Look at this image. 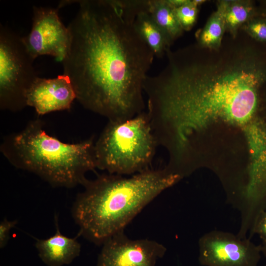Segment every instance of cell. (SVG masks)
I'll list each match as a JSON object with an SVG mask.
<instances>
[{"label": "cell", "mask_w": 266, "mask_h": 266, "mask_svg": "<svg viewBox=\"0 0 266 266\" xmlns=\"http://www.w3.org/2000/svg\"><path fill=\"white\" fill-rule=\"evenodd\" d=\"M258 14V9L251 0H229L225 15L226 31L235 38L241 27Z\"/></svg>", "instance_id": "obj_16"}, {"label": "cell", "mask_w": 266, "mask_h": 266, "mask_svg": "<svg viewBox=\"0 0 266 266\" xmlns=\"http://www.w3.org/2000/svg\"><path fill=\"white\" fill-rule=\"evenodd\" d=\"M17 224V220L9 221L6 218L0 223V248H3L10 238V232Z\"/></svg>", "instance_id": "obj_19"}, {"label": "cell", "mask_w": 266, "mask_h": 266, "mask_svg": "<svg viewBox=\"0 0 266 266\" xmlns=\"http://www.w3.org/2000/svg\"><path fill=\"white\" fill-rule=\"evenodd\" d=\"M102 245L97 266H155L166 251L155 240L131 239L124 230L111 236Z\"/></svg>", "instance_id": "obj_9"}, {"label": "cell", "mask_w": 266, "mask_h": 266, "mask_svg": "<svg viewBox=\"0 0 266 266\" xmlns=\"http://www.w3.org/2000/svg\"><path fill=\"white\" fill-rule=\"evenodd\" d=\"M60 8L33 6L32 29L23 41L30 54L35 59L50 55L63 62L69 43V33L59 16Z\"/></svg>", "instance_id": "obj_7"}, {"label": "cell", "mask_w": 266, "mask_h": 266, "mask_svg": "<svg viewBox=\"0 0 266 266\" xmlns=\"http://www.w3.org/2000/svg\"><path fill=\"white\" fill-rule=\"evenodd\" d=\"M194 3L198 7L200 6L202 3H204L206 0H193Z\"/></svg>", "instance_id": "obj_24"}, {"label": "cell", "mask_w": 266, "mask_h": 266, "mask_svg": "<svg viewBox=\"0 0 266 266\" xmlns=\"http://www.w3.org/2000/svg\"><path fill=\"white\" fill-rule=\"evenodd\" d=\"M134 26L137 33L158 58H162L172 42L157 24L148 9L140 12L135 18Z\"/></svg>", "instance_id": "obj_13"}, {"label": "cell", "mask_w": 266, "mask_h": 266, "mask_svg": "<svg viewBox=\"0 0 266 266\" xmlns=\"http://www.w3.org/2000/svg\"><path fill=\"white\" fill-rule=\"evenodd\" d=\"M34 59L20 36L6 25L0 26V108L17 112L27 106L26 93L38 77Z\"/></svg>", "instance_id": "obj_6"}, {"label": "cell", "mask_w": 266, "mask_h": 266, "mask_svg": "<svg viewBox=\"0 0 266 266\" xmlns=\"http://www.w3.org/2000/svg\"><path fill=\"white\" fill-rule=\"evenodd\" d=\"M235 38L216 50L198 44L167 50V64L149 79L148 106L157 128L184 145L209 120L246 122L266 86V50Z\"/></svg>", "instance_id": "obj_1"}, {"label": "cell", "mask_w": 266, "mask_h": 266, "mask_svg": "<svg viewBox=\"0 0 266 266\" xmlns=\"http://www.w3.org/2000/svg\"><path fill=\"white\" fill-rule=\"evenodd\" d=\"M76 94L69 78L63 74L55 78L37 77L26 93L27 106L34 108L39 116L69 110Z\"/></svg>", "instance_id": "obj_10"}, {"label": "cell", "mask_w": 266, "mask_h": 266, "mask_svg": "<svg viewBox=\"0 0 266 266\" xmlns=\"http://www.w3.org/2000/svg\"><path fill=\"white\" fill-rule=\"evenodd\" d=\"M260 10H258L259 13L266 17V0L263 1Z\"/></svg>", "instance_id": "obj_22"}, {"label": "cell", "mask_w": 266, "mask_h": 266, "mask_svg": "<svg viewBox=\"0 0 266 266\" xmlns=\"http://www.w3.org/2000/svg\"><path fill=\"white\" fill-rule=\"evenodd\" d=\"M55 233L46 239H37L35 246L41 261L48 266H63L70 264L80 255V243L76 237L70 238L60 231L55 217Z\"/></svg>", "instance_id": "obj_12"}, {"label": "cell", "mask_w": 266, "mask_h": 266, "mask_svg": "<svg viewBox=\"0 0 266 266\" xmlns=\"http://www.w3.org/2000/svg\"><path fill=\"white\" fill-rule=\"evenodd\" d=\"M178 22L184 31L191 30L196 23L199 13V7L189 0L184 5L175 8Z\"/></svg>", "instance_id": "obj_18"}, {"label": "cell", "mask_w": 266, "mask_h": 266, "mask_svg": "<svg viewBox=\"0 0 266 266\" xmlns=\"http://www.w3.org/2000/svg\"><path fill=\"white\" fill-rule=\"evenodd\" d=\"M253 230L263 240L266 239V209L261 211L256 216L253 222Z\"/></svg>", "instance_id": "obj_20"}, {"label": "cell", "mask_w": 266, "mask_h": 266, "mask_svg": "<svg viewBox=\"0 0 266 266\" xmlns=\"http://www.w3.org/2000/svg\"><path fill=\"white\" fill-rule=\"evenodd\" d=\"M148 12L157 24L173 42L184 31L175 12V8L167 0H149Z\"/></svg>", "instance_id": "obj_15"}, {"label": "cell", "mask_w": 266, "mask_h": 266, "mask_svg": "<svg viewBox=\"0 0 266 266\" xmlns=\"http://www.w3.org/2000/svg\"></svg>", "instance_id": "obj_25"}, {"label": "cell", "mask_w": 266, "mask_h": 266, "mask_svg": "<svg viewBox=\"0 0 266 266\" xmlns=\"http://www.w3.org/2000/svg\"><path fill=\"white\" fill-rule=\"evenodd\" d=\"M166 167L127 177L102 174L82 185L71 208L79 234L102 245L125 227L150 202L181 179Z\"/></svg>", "instance_id": "obj_3"}, {"label": "cell", "mask_w": 266, "mask_h": 266, "mask_svg": "<svg viewBox=\"0 0 266 266\" xmlns=\"http://www.w3.org/2000/svg\"><path fill=\"white\" fill-rule=\"evenodd\" d=\"M189 0H167L169 3L174 8L180 7L186 4Z\"/></svg>", "instance_id": "obj_21"}, {"label": "cell", "mask_w": 266, "mask_h": 266, "mask_svg": "<svg viewBox=\"0 0 266 266\" xmlns=\"http://www.w3.org/2000/svg\"><path fill=\"white\" fill-rule=\"evenodd\" d=\"M229 0L217 1L216 9L209 17L204 27L197 33V44L210 50H218L226 31L225 15Z\"/></svg>", "instance_id": "obj_14"}, {"label": "cell", "mask_w": 266, "mask_h": 266, "mask_svg": "<svg viewBox=\"0 0 266 266\" xmlns=\"http://www.w3.org/2000/svg\"><path fill=\"white\" fill-rule=\"evenodd\" d=\"M67 28L62 62L76 99L108 121L130 119L144 111V84L154 54L137 33V14L148 0H81Z\"/></svg>", "instance_id": "obj_2"}, {"label": "cell", "mask_w": 266, "mask_h": 266, "mask_svg": "<svg viewBox=\"0 0 266 266\" xmlns=\"http://www.w3.org/2000/svg\"><path fill=\"white\" fill-rule=\"evenodd\" d=\"M93 136L65 143L47 134L37 118L20 131L3 138L0 151L17 169L33 173L54 187L82 185L86 174L97 168Z\"/></svg>", "instance_id": "obj_4"}, {"label": "cell", "mask_w": 266, "mask_h": 266, "mask_svg": "<svg viewBox=\"0 0 266 266\" xmlns=\"http://www.w3.org/2000/svg\"><path fill=\"white\" fill-rule=\"evenodd\" d=\"M241 29L254 41L266 42V17L259 12L244 24Z\"/></svg>", "instance_id": "obj_17"}, {"label": "cell", "mask_w": 266, "mask_h": 266, "mask_svg": "<svg viewBox=\"0 0 266 266\" xmlns=\"http://www.w3.org/2000/svg\"><path fill=\"white\" fill-rule=\"evenodd\" d=\"M252 144L254 161L245 198L248 207L259 209L266 207V129L255 127Z\"/></svg>", "instance_id": "obj_11"}, {"label": "cell", "mask_w": 266, "mask_h": 266, "mask_svg": "<svg viewBox=\"0 0 266 266\" xmlns=\"http://www.w3.org/2000/svg\"><path fill=\"white\" fill-rule=\"evenodd\" d=\"M260 246L261 252H263L266 255V239L263 240L262 244Z\"/></svg>", "instance_id": "obj_23"}, {"label": "cell", "mask_w": 266, "mask_h": 266, "mask_svg": "<svg viewBox=\"0 0 266 266\" xmlns=\"http://www.w3.org/2000/svg\"><path fill=\"white\" fill-rule=\"evenodd\" d=\"M260 246L232 233L212 232L199 240L200 264L204 266H258Z\"/></svg>", "instance_id": "obj_8"}, {"label": "cell", "mask_w": 266, "mask_h": 266, "mask_svg": "<svg viewBox=\"0 0 266 266\" xmlns=\"http://www.w3.org/2000/svg\"><path fill=\"white\" fill-rule=\"evenodd\" d=\"M158 146L146 111L124 121H108L95 142L97 168L133 175L150 169Z\"/></svg>", "instance_id": "obj_5"}]
</instances>
